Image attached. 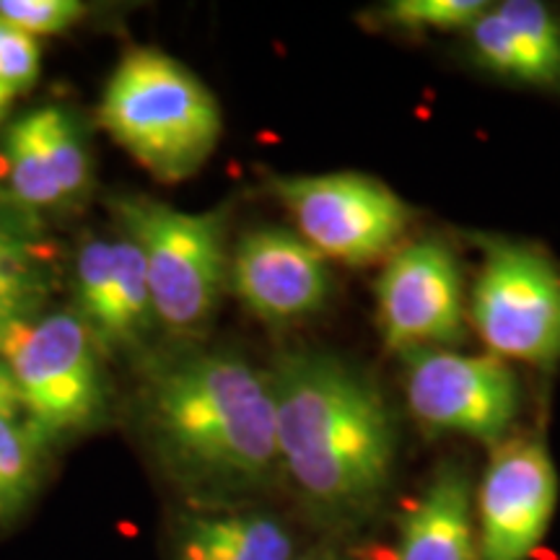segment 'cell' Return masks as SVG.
<instances>
[{"mask_svg": "<svg viewBox=\"0 0 560 560\" xmlns=\"http://www.w3.org/2000/svg\"><path fill=\"white\" fill-rule=\"evenodd\" d=\"M268 374L280 467L306 506L327 520L374 509L397 454L395 418L380 387L327 353H289Z\"/></svg>", "mask_w": 560, "mask_h": 560, "instance_id": "cell-2", "label": "cell"}, {"mask_svg": "<svg viewBox=\"0 0 560 560\" xmlns=\"http://www.w3.org/2000/svg\"><path fill=\"white\" fill-rule=\"evenodd\" d=\"M47 260L37 234L19 215L0 210V270L42 268Z\"/></svg>", "mask_w": 560, "mask_h": 560, "instance_id": "cell-24", "label": "cell"}, {"mask_svg": "<svg viewBox=\"0 0 560 560\" xmlns=\"http://www.w3.org/2000/svg\"><path fill=\"white\" fill-rule=\"evenodd\" d=\"M392 560H480L470 480L446 467L402 516Z\"/></svg>", "mask_w": 560, "mask_h": 560, "instance_id": "cell-13", "label": "cell"}, {"mask_svg": "<svg viewBox=\"0 0 560 560\" xmlns=\"http://www.w3.org/2000/svg\"><path fill=\"white\" fill-rule=\"evenodd\" d=\"M470 319L495 359L552 366L560 361V270L545 252L490 242L475 278Z\"/></svg>", "mask_w": 560, "mask_h": 560, "instance_id": "cell-7", "label": "cell"}, {"mask_svg": "<svg viewBox=\"0 0 560 560\" xmlns=\"http://www.w3.org/2000/svg\"><path fill=\"white\" fill-rule=\"evenodd\" d=\"M13 96H16V94H11L9 89H0V122H3L5 115H9Z\"/></svg>", "mask_w": 560, "mask_h": 560, "instance_id": "cell-27", "label": "cell"}, {"mask_svg": "<svg viewBox=\"0 0 560 560\" xmlns=\"http://www.w3.org/2000/svg\"><path fill=\"white\" fill-rule=\"evenodd\" d=\"M490 3L482 0H395L384 5L382 19L408 32L470 30Z\"/></svg>", "mask_w": 560, "mask_h": 560, "instance_id": "cell-20", "label": "cell"}, {"mask_svg": "<svg viewBox=\"0 0 560 560\" xmlns=\"http://www.w3.org/2000/svg\"><path fill=\"white\" fill-rule=\"evenodd\" d=\"M109 210L143 255L159 325L177 338H200L229 285L226 210L187 213L138 192L115 195Z\"/></svg>", "mask_w": 560, "mask_h": 560, "instance_id": "cell-4", "label": "cell"}, {"mask_svg": "<svg viewBox=\"0 0 560 560\" xmlns=\"http://www.w3.org/2000/svg\"><path fill=\"white\" fill-rule=\"evenodd\" d=\"M75 314L94 335L96 346L109 348L112 306H115V257L112 242L91 236L73 262Z\"/></svg>", "mask_w": 560, "mask_h": 560, "instance_id": "cell-18", "label": "cell"}, {"mask_svg": "<svg viewBox=\"0 0 560 560\" xmlns=\"http://www.w3.org/2000/svg\"><path fill=\"white\" fill-rule=\"evenodd\" d=\"M45 446L26 418H0V529L16 524L37 495Z\"/></svg>", "mask_w": 560, "mask_h": 560, "instance_id": "cell-17", "label": "cell"}, {"mask_svg": "<svg viewBox=\"0 0 560 560\" xmlns=\"http://www.w3.org/2000/svg\"><path fill=\"white\" fill-rule=\"evenodd\" d=\"M39 42L0 19V89H9L11 94L32 89L39 79Z\"/></svg>", "mask_w": 560, "mask_h": 560, "instance_id": "cell-23", "label": "cell"}, {"mask_svg": "<svg viewBox=\"0 0 560 560\" xmlns=\"http://www.w3.org/2000/svg\"><path fill=\"white\" fill-rule=\"evenodd\" d=\"M405 395L420 423L501 444L520 416V382L495 355L457 350L405 353Z\"/></svg>", "mask_w": 560, "mask_h": 560, "instance_id": "cell-8", "label": "cell"}, {"mask_svg": "<svg viewBox=\"0 0 560 560\" xmlns=\"http://www.w3.org/2000/svg\"><path fill=\"white\" fill-rule=\"evenodd\" d=\"M229 283L257 319L285 325L327 304L332 276L325 257L296 231L262 226L236 244Z\"/></svg>", "mask_w": 560, "mask_h": 560, "instance_id": "cell-11", "label": "cell"}, {"mask_svg": "<svg viewBox=\"0 0 560 560\" xmlns=\"http://www.w3.org/2000/svg\"><path fill=\"white\" fill-rule=\"evenodd\" d=\"M293 537L283 524L249 511H198L174 529L172 560H293Z\"/></svg>", "mask_w": 560, "mask_h": 560, "instance_id": "cell-14", "label": "cell"}, {"mask_svg": "<svg viewBox=\"0 0 560 560\" xmlns=\"http://www.w3.org/2000/svg\"><path fill=\"white\" fill-rule=\"evenodd\" d=\"M47 293V278L42 268L0 270V340L21 322L37 317Z\"/></svg>", "mask_w": 560, "mask_h": 560, "instance_id": "cell-21", "label": "cell"}, {"mask_svg": "<svg viewBox=\"0 0 560 560\" xmlns=\"http://www.w3.org/2000/svg\"><path fill=\"white\" fill-rule=\"evenodd\" d=\"M0 418H24L19 384L3 359H0Z\"/></svg>", "mask_w": 560, "mask_h": 560, "instance_id": "cell-25", "label": "cell"}, {"mask_svg": "<svg viewBox=\"0 0 560 560\" xmlns=\"http://www.w3.org/2000/svg\"><path fill=\"white\" fill-rule=\"evenodd\" d=\"M112 257H115V306H112L109 348L143 346V340L159 325L145 260L136 242L125 234L112 240Z\"/></svg>", "mask_w": 560, "mask_h": 560, "instance_id": "cell-16", "label": "cell"}, {"mask_svg": "<svg viewBox=\"0 0 560 560\" xmlns=\"http://www.w3.org/2000/svg\"><path fill=\"white\" fill-rule=\"evenodd\" d=\"M272 195L296 221V234L325 260L371 265L395 252L410 226V208L366 174H278Z\"/></svg>", "mask_w": 560, "mask_h": 560, "instance_id": "cell-6", "label": "cell"}, {"mask_svg": "<svg viewBox=\"0 0 560 560\" xmlns=\"http://www.w3.org/2000/svg\"><path fill=\"white\" fill-rule=\"evenodd\" d=\"M83 11L86 9L79 0H0V19L34 39L70 30Z\"/></svg>", "mask_w": 560, "mask_h": 560, "instance_id": "cell-22", "label": "cell"}, {"mask_svg": "<svg viewBox=\"0 0 560 560\" xmlns=\"http://www.w3.org/2000/svg\"><path fill=\"white\" fill-rule=\"evenodd\" d=\"M376 319L400 353L452 350L465 340V293L457 260L441 242H412L387 257L376 280Z\"/></svg>", "mask_w": 560, "mask_h": 560, "instance_id": "cell-9", "label": "cell"}, {"mask_svg": "<svg viewBox=\"0 0 560 560\" xmlns=\"http://www.w3.org/2000/svg\"><path fill=\"white\" fill-rule=\"evenodd\" d=\"M558 503V472L537 439L501 444L478 490L480 560H527L548 535Z\"/></svg>", "mask_w": 560, "mask_h": 560, "instance_id": "cell-10", "label": "cell"}, {"mask_svg": "<svg viewBox=\"0 0 560 560\" xmlns=\"http://www.w3.org/2000/svg\"><path fill=\"white\" fill-rule=\"evenodd\" d=\"M5 174L13 200L26 210H60L68 208L62 195L50 153L42 140L34 112L16 120L3 140Z\"/></svg>", "mask_w": 560, "mask_h": 560, "instance_id": "cell-15", "label": "cell"}, {"mask_svg": "<svg viewBox=\"0 0 560 560\" xmlns=\"http://www.w3.org/2000/svg\"><path fill=\"white\" fill-rule=\"evenodd\" d=\"M293 560H353V558L335 548H317V550L304 552V556H296Z\"/></svg>", "mask_w": 560, "mask_h": 560, "instance_id": "cell-26", "label": "cell"}, {"mask_svg": "<svg viewBox=\"0 0 560 560\" xmlns=\"http://www.w3.org/2000/svg\"><path fill=\"white\" fill-rule=\"evenodd\" d=\"M0 359L19 384L24 418L47 444L91 429L107 408L100 346L75 312L21 322L0 340Z\"/></svg>", "mask_w": 560, "mask_h": 560, "instance_id": "cell-5", "label": "cell"}, {"mask_svg": "<svg viewBox=\"0 0 560 560\" xmlns=\"http://www.w3.org/2000/svg\"><path fill=\"white\" fill-rule=\"evenodd\" d=\"M482 68L529 86H560V24L537 0L490 5L467 30Z\"/></svg>", "mask_w": 560, "mask_h": 560, "instance_id": "cell-12", "label": "cell"}, {"mask_svg": "<svg viewBox=\"0 0 560 560\" xmlns=\"http://www.w3.org/2000/svg\"><path fill=\"white\" fill-rule=\"evenodd\" d=\"M143 425L164 470L202 501L268 486L280 467L270 374L229 350H198L153 371Z\"/></svg>", "mask_w": 560, "mask_h": 560, "instance_id": "cell-1", "label": "cell"}, {"mask_svg": "<svg viewBox=\"0 0 560 560\" xmlns=\"http://www.w3.org/2000/svg\"><path fill=\"white\" fill-rule=\"evenodd\" d=\"M100 120L117 145L166 185L200 172L223 130L221 107L206 83L153 47L122 55L104 86Z\"/></svg>", "mask_w": 560, "mask_h": 560, "instance_id": "cell-3", "label": "cell"}, {"mask_svg": "<svg viewBox=\"0 0 560 560\" xmlns=\"http://www.w3.org/2000/svg\"><path fill=\"white\" fill-rule=\"evenodd\" d=\"M34 120L39 125L42 140H45L47 153L52 159L55 177H58L60 190L66 195L68 208L79 206L81 200H86L91 182H94L91 153L79 125L60 107L34 109Z\"/></svg>", "mask_w": 560, "mask_h": 560, "instance_id": "cell-19", "label": "cell"}]
</instances>
